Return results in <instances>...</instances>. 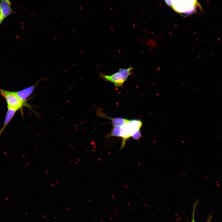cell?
I'll return each instance as SVG.
<instances>
[{
    "instance_id": "cell-1",
    "label": "cell",
    "mask_w": 222,
    "mask_h": 222,
    "mask_svg": "<svg viewBox=\"0 0 222 222\" xmlns=\"http://www.w3.org/2000/svg\"><path fill=\"white\" fill-rule=\"evenodd\" d=\"M133 70L132 67L127 68H121L119 71L112 75H107L100 72L99 76L106 81L113 83L116 88L120 87H123L124 83L130 76L133 74Z\"/></svg>"
},
{
    "instance_id": "cell-2",
    "label": "cell",
    "mask_w": 222,
    "mask_h": 222,
    "mask_svg": "<svg viewBox=\"0 0 222 222\" xmlns=\"http://www.w3.org/2000/svg\"><path fill=\"white\" fill-rule=\"evenodd\" d=\"M0 94L4 98L7 104V108L14 109L17 111L23 107L31 109V106L24 103L18 96L15 92L10 91L0 88Z\"/></svg>"
},
{
    "instance_id": "cell-3",
    "label": "cell",
    "mask_w": 222,
    "mask_h": 222,
    "mask_svg": "<svg viewBox=\"0 0 222 222\" xmlns=\"http://www.w3.org/2000/svg\"><path fill=\"white\" fill-rule=\"evenodd\" d=\"M49 77L39 79L33 85L25 88L20 91L15 92L19 98L25 103L27 104V99L33 92L41 80L47 79Z\"/></svg>"
},
{
    "instance_id": "cell-4",
    "label": "cell",
    "mask_w": 222,
    "mask_h": 222,
    "mask_svg": "<svg viewBox=\"0 0 222 222\" xmlns=\"http://www.w3.org/2000/svg\"><path fill=\"white\" fill-rule=\"evenodd\" d=\"M11 5L10 0H0V10L4 19L13 13L19 14L13 10Z\"/></svg>"
},
{
    "instance_id": "cell-5",
    "label": "cell",
    "mask_w": 222,
    "mask_h": 222,
    "mask_svg": "<svg viewBox=\"0 0 222 222\" xmlns=\"http://www.w3.org/2000/svg\"><path fill=\"white\" fill-rule=\"evenodd\" d=\"M98 115L102 117L108 118L112 121V124L113 126H121L125 123L128 122L130 120L120 117L113 118L108 117L99 109L97 111Z\"/></svg>"
},
{
    "instance_id": "cell-6",
    "label": "cell",
    "mask_w": 222,
    "mask_h": 222,
    "mask_svg": "<svg viewBox=\"0 0 222 222\" xmlns=\"http://www.w3.org/2000/svg\"><path fill=\"white\" fill-rule=\"evenodd\" d=\"M17 111L16 110L14 109L7 108V110L3 126L0 130V136L6 126L13 118Z\"/></svg>"
},
{
    "instance_id": "cell-7",
    "label": "cell",
    "mask_w": 222,
    "mask_h": 222,
    "mask_svg": "<svg viewBox=\"0 0 222 222\" xmlns=\"http://www.w3.org/2000/svg\"><path fill=\"white\" fill-rule=\"evenodd\" d=\"M110 132L106 136V138H109L112 137H120L121 126H113Z\"/></svg>"
},
{
    "instance_id": "cell-8",
    "label": "cell",
    "mask_w": 222,
    "mask_h": 222,
    "mask_svg": "<svg viewBox=\"0 0 222 222\" xmlns=\"http://www.w3.org/2000/svg\"><path fill=\"white\" fill-rule=\"evenodd\" d=\"M132 137L136 141H138L139 139L143 138V136L142 135L140 130H139L135 133L133 135Z\"/></svg>"
},
{
    "instance_id": "cell-9",
    "label": "cell",
    "mask_w": 222,
    "mask_h": 222,
    "mask_svg": "<svg viewBox=\"0 0 222 222\" xmlns=\"http://www.w3.org/2000/svg\"><path fill=\"white\" fill-rule=\"evenodd\" d=\"M198 203V201L196 200L195 202V204L193 205V209L192 213V219L191 222H195V211L196 209V207Z\"/></svg>"
},
{
    "instance_id": "cell-10",
    "label": "cell",
    "mask_w": 222,
    "mask_h": 222,
    "mask_svg": "<svg viewBox=\"0 0 222 222\" xmlns=\"http://www.w3.org/2000/svg\"><path fill=\"white\" fill-rule=\"evenodd\" d=\"M165 3L168 6H172V0H164Z\"/></svg>"
},
{
    "instance_id": "cell-11",
    "label": "cell",
    "mask_w": 222,
    "mask_h": 222,
    "mask_svg": "<svg viewBox=\"0 0 222 222\" xmlns=\"http://www.w3.org/2000/svg\"><path fill=\"white\" fill-rule=\"evenodd\" d=\"M4 19L3 18L0 10V26L3 22Z\"/></svg>"
},
{
    "instance_id": "cell-12",
    "label": "cell",
    "mask_w": 222,
    "mask_h": 222,
    "mask_svg": "<svg viewBox=\"0 0 222 222\" xmlns=\"http://www.w3.org/2000/svg\"><path fill=\"white\" fill-rule=\"evenodd\" d=\"M211 219V217H210L208 219V221L207 222H210Z\"/></svg>"
}]
</instances>
